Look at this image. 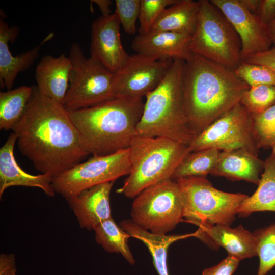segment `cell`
<instances>
[{
	"label": "cell",
	"instance_id": "cell-27",
	"mask_svg": "<svg viewBox=\"0 0 275 275\" xmlns=\"http://www.w3.org/2000/svg\"><path fill=\"white\" fill-rule=\"evenodd\" d=\"M221 151L212 148L190 152L175 171L172 179L188 177H206L210 174Z\"/></svg>",
	"mask_w": 275,
	"mask_h": 275
},
{
	"label": "cell",
	"instance_id": "cell-22",
	"mask_svg": "<svg viewBox=\"0 0 275 275\" xmlns=\"http://www.w3.org/2000/svg\"><path fill=\"white\" fill-rule=\"evenodd\" d=\"M119 225L130 237L140 240L146 246L152 256L154 266L158 275H169L167 255L170 246L178 240L196 236V232L176 235L154 234L137 225L132 219L122 220Z\"/></svg>",
	"mask_w": 275,
	"mask_h": 275
},
{
	"label": "cell",
	"instance_id": "cell-39",
	"mask_svg": "<svg viewBox=\"0 0 275 275\" xmlns=\"http://www.w3.org/2000/svg\"><path fill=\"white\" fill-rule=\"evenodd\" d=\"M96 4L101 13V15H108L111 14L110 6L112 4V1L110 0H94L92 1Z\"/></svg>",
	"mask_w": 275,
	"mask_h": 275
},
{
	"label": "cell",
	"instance_id": "cell-16",
	"mask_svg": "<svg viewBox=\"0 0 275 275\" xmlns=\"http://www.w3.org/2000/svg\"><path fill=\"white\" fill-rule=\"evenodd\" d=\"M114 181L97 185L65 198L80 227L93 230L111 216L110 193Z\"/></svg>",
	"mask_w": 275,
	"mask_h": 275
},
{
	"label": "cell",
	"instance_id": "cell-15",
	"mask_svg": "<svg viewBox=\"0 0 275 275\" xmlns=\"http://www.w3.org/2000/svg\"><path fill=\"white\" fill-rule=\"evenodd\" d=\"M193 35L168 31L151 32L137 35L131 47L136 53L158 59L188 61L192 56L190 45Z\"/></svg>",
	"mask_w": 275,
	"mask_h": 275
},
{
	"label": "cell",
	"instance_id": "cell-28",
	"mask_svg": "<svg viewBox=\"0 0 275 275\" xmlns=\"http://www.w3.org/2000/svg\"><path fill=\"white\" fill-rule=\"evenodd\" d=\"M257 238L259 264L256 275H267L275 266V223L254 232Z\"/></svg>",
	"mask_w": 275,
	"mask_h": 275
},
{
	"label": "cell",
	"instance_id": "cell-34",
	"mask_svg": "<svg viewBox=\"0 0 275 275\" xmlns=\"http://www.w3.org/2000/svg\"><path fill=\"white\" fill-rule=\"evenodd\" d=\"M240 261L228 255L217 264L205 269L202 275H232L237 269Z\"/></svg>",
	"mask_w": 275,
	"mask_h": 275
},
{
	"label": "cell",
	"instance_id": "cell-38",
	"mask_svg": "<svg viewBox=\"0 0 275 275\" xmlns=\"http://www.w3.org/2000/svg\"><path fill=\"white\" fill-rule=\"evenodd\" d=\"M241 4L250 13L257 15L260 0H239Z\"/></svg>",
	"mask_w": 275,
	"mask_h": 275
},
{
	"label": "cell",
	"instance_id": "cell-9",
	"mask_svg": "<svg viewBox=\"0 0 275 275\" xmlns=\"http://www.w3.org/2000/svg\"><path fill=\"white\" fill-rule=\"evenodd\" d=\"M134 199L132 221L152 233L166 235L183 218V196L176 180L170 179L148 187Z\"/></svg>",
	"mask_w": 275,
	"mask_h": 275
},
{
	"label": "cell",
	"instance_id": "cell-25",
	"mask_svg": "<svg viewBox=\"0 0 275 275\" xmlns=\"http://www.w3.org/2000/svg\"><path fill=\"white\" fill-rule=\"evenodd\" d=\"M93 230L96 242L105 251L120 254L131 265L135 264L128 245L130 236L112 217L98 224Z\"/></svg>",
	"mask_w": 275,
	"mask_h": 275
},
{
	"label": "cell",
	"instance_id": "cell-36",
	"mask_svg": "<svg viewBox=\"0 0 275 275\" xmlns=\"http://www.w3.org/2000/svg\"><path fill=\"white\" fill-rule=\"evenodd\" d=\"M244 62L261 65L267 67L275 72V48H270L267 51L251 56Z\"/></svg>",
	"mask_w": 275,
	"mask_h": 275
},
{
	"label": "cell",
	"instance_id": "cell-37",
	"mask_svg": "<svg viewBox=\"0 0 275 275\" xmlns=\"http://www.w3.org/2000/svg\"><path fill=\"white\" fill-rule=\"evenodd\" d=\"M0 275H17L15 256L14 254H1Z\"/></svg>",
	"mask_w": 275,
	"mask_h": 275
},
{
	"label": "cell",
	"instance_id": "cell-18",
	"mask_svg": "<svg viewBox=\"0 0 275 275\" xmlns=\"http://www.w3.org/2000/svg\"><path fill=\"white\" fill-rule=\"evenodd\" d=\"M196 237L212 248L222 246L228 255L240 261L257 256L258 241L254 233L239 225L231 228L228 225H215L202 230H197Z\"/></svg>",
	"mask_w": 275,
	"mask_h": 275
},
{
	"label": "cell",
	"instance_id": "cell-13",
	"mask_svg": "<svg viewBox=\"0 0 275 275\" xmlns=\"http://www.w3.org/2000/svg\"><path fill=\"white\" fill-rule=\"evenodd\" d=\"M210 1L223 12L238 34L241 43L242 61L271 48L272 42L267 28L239 0Z\"/></svg>",
	"mask_w": 275,
	"mask_h": 275
},
{
	"label": "cell",
	"instance_id": "cell-40",
	"mask_svg": "<svg viewBox=\"0 0 275 275\" xmlns=\"http://www.w3.org/2000/svg\"><path fill=\"white\" fill-rule=\"evenodd\" d=\"M269 35L275 48V20L267 27Z\"/></svg>",
	"mask_w": 275,
	"mask_h": 275
},
{
	"label": "cell",
	"instance_id": "cell-2",
	"mask_svg": "<svg viewBox=\"0 0 275 275\" xmlns=\"http://www.w3.org/2000/svg\"><path fill=\"white\" fill-rule=\"evenodd\" d=\"M250 88L234 70L193 53L185 63L183 95L196 135L241 102Z\"/></svg>",
	"mask_w": 275,
	"mask_h": 275
},
{
	"label": "cell",
	"instance_id": "cell-19",
	"mask_svg": "<svg viewBox=\"0 0 275 275\" xmlns=\"http://www.w3.org/2000/svg\"><path fill=\"white\" fill-rule=\"evenodd\" d=\"M17 26H10L3 17L0 19V85L2 88L10 89L17 74L26 70L38 57L42 45L51 39L49 34L36 47L18 56H14L9 50V43H13L19 34Z\"/></svg>",
	"mask_w": 275,
	"mask_h": 275
},
{
	"label": "cell",
	"instance_id": "cell-30",
	"mask_svg": "<svg viewBox=\"0 0 275 275\" xmlns=\"http://www.w3.org/2000/svg\"><path fill=\"white\" fill-rule=\"evenodd\" d=\"M241 102L252 115L260 114L275 104V86L264 85L250 87Z\"/></svg>",
	"mask_w": 275,
	"mask_h": 275
},
{
	"label": "cell",
	"instance_id": "cell-12",
	"mask_svg": "<svg viewBox=\"0 0 275 275\" xmlns=\"http://www.w3.org/2000/svg\"><path fill=\"white\" fill-rule=\"evenodd\" d=\"M174 60L135 53L115 74V96L143 99L164 78Z\"/></svg>",
	"mask_w": 275,
	"mask_h": 275
},
{
	"label": "cell",
	"instance_id": "cell-5",
	"mask_svg": "<svg viewBox=\"0 0 275 275\" xmlns=\"http://www.w3.org/2000/svg\"><path fill=\"white\" fill-rule=\"evenodd\" d=\"M130 172L117 192L134 199L152 185L172 179L190 153L183 143L162 138L136 135L130 147Z\"/></svg>",
	"mask_w": 275,
	"mask_h": 275
},
{
	"label": "cell",
	"instance_id": "cell-8",
	"mask_svg": "<svg viewBox=\"0 0 275 275\" xmlns=\"http://www.w3.org/2000/svg\"><path fill=\"white\" fill-rule=\"evenodd\" d=\"M72 69L63 106L68 111L89 107L115 97V74L92 57L86 58L77 43L69 56Z\"/></svg>",
	"mask_w": 275,
	"mask_h": 275
},
{
	"label": "cell",
	"instance_id": "cell-33",
	"mask_svg": "<svg viewBox=\"0 0 275 275\" xmlns=\"http://www.w3.org/2000/svg\"><path fill=\"white\" fill-rule=\"evenodd\" d=\"M115 11L124 31L129 35L136 32V22L139 19L141 0H116Z\"/></svg>",
	"mask_w": 275,
	"mask_h": 275
},
{
	"label": "cell",
	"instance_id": "cell-14",
	"mask_svg": "<svg viewBox=\"0 0 275 275\" xmlns=\"http://www.w3.org/2000/svg\"><path fill=\"white\" fill-rule=\"evenodd\" d=\"M120 26L115 13L101 15L91 26L90 57L113 73L123 66L129 56L123 46Z\"/></svg>",
	"mask_w": 275,
	"mask_h": 275
},
{
	"label": "cell",
	"instance_id": "cell-24",
	"mask_svg": "<svg viewBox=\"0 0 275 275\" xmlns=\"http://www.w3.org/2000/svg\"><path fill=\"white\" fill-rule=\"evenodd\" d=\"M198 12V1L178 0L163 11L151 32L168 31L193 35Z\"/></svg>",
	"mask_w": 275,
	"mask_h": 275
},
{
	"label": "cell",
	"instance_id": "cell-11",
	"mask_svg": "<svg viewBox=\"0 0 275 275\" xmlns=\"http://www.w3.org/2000/svg\"><path fill=\"white\" fill-rule=\"evenodd\" d=\"M188 146L190 152L209 148L244 149L258 155L252 114L240 102L196 135Z\"/></svg>",
	"mask_w": 275,
	"mask_h": 275
},
{
	"label": "cell",
	"instance_id": "cell-20",
	"mask_svg": "<svg viewBox=\"0 0 275 275\" xmlns=\"http://www.w3.org/2000/svg\"><path fill=\"white\" fill-rule=\"evenodd\" d=\"M71 69V60L65 54L57 57L44 56L35 70L38 91L44 96L63 105L69 86Z\"/></svg>",
	"mask_w": 275,
	"mask_h": 275
},
{
	"label": "cell",
	"instance_id": "cell-31",
	"mask_svg": "<svg viewBox=\"0 0 275 275\" xmlns=\"http://www.w3.org/2000/svg\"><path fill=\"white\" fill-rule=\"evenodd\" d=\"M178 0H141L138 33L145 35L151 32L163 11Z\"/></svg>",
	"mask_w": 275,
	"mask_h": 275
},
{
	"label": "cell",
	"instance_id": "cell-17",
	"mask_svg": "<svg viewBox=\"0 0 275 275\" xmlns=\"http://www.w3.org/2000/svg\"><path fill=\"white\" fill-rule=\"evenodd\" d=\"M17 135L12 132L0 149V198L5 190L13 186L38 187L49 197H54L55 191L52 182L53 177L48 174L32 175L24 171L17 164L14 149Z\"/></svg>",
	"mask_w": 275,
	"mask_h": 275
},
{
	"label": "cell",
	"instance_id": "cell-7",
	"mask_svg": "<svg viewBox=\"0 0 275 275\" xmlns=\"http://www.w3.org/2000/svg\"><path fill=\"white\" fill-rule=\"evenodd\" d=\"M198 2V19L190 51L235 71L242 62L241 43L238 34L210 1Z\"/></svg>",
	"mask_w": 275,
	"mask_h": 275
},
{
	"label": "cell",
	"instance_id": "cell-35",
	"mask_svg": "<svg viewBox=\"0 0 275 275\" xmlns=\"http://www.w3.org/2000/svg\"><path fill=\"white\" fill-rule=\"evenodd\" d=\"M256 15L267 28L275 20V0H260Z\"/></svg>",
	"mask_w": 275,
	"mask_h": 275
},
{
	"label": "cell",
	"instance_id": "cell-4",
	"mask_svg": "<svg viewBox=\"0 0 275 275\" xmlns=\"http://www.w3.org/2000/svg\"><path fill=\"white\" fill-rule=\"evenodd\" d=\"M186 61L174 60L159 85L146 97L137 135L170 139L188 145L196 134L185 110L183 79Z\"/></svg>",
	"mask_w": 275,
	"mask_h": 275
},
{
	"label": "cell",
	"instance_id": "cell-32",
	"mask_svg": "<svg viewBox=\"0 0 275 275\" xmlns=\"http://www.w3.org/2000/svg\"><path fill=\"white\" fill-rule=\"evenodd\" d=\"M235 72L250 87L264 85L275 86V72L264 66L242 61Z\"/></svg>",
	"mask_w": 275,
	"mask_h": 275
},
{
	"label": "cell",
	"instance_id": "cell-21",
	"mask_svg": "<svg viewBox=\"0 0 275 275\" xmlns=\"http://www.w3.org/2000/svg\"><path fill=\"white\" fill-rule=\"evenodd\" d=\"M264 163L258 155L244 149L221 151L210 174L258 184Z\"/></svg>",
	"mask_w": 275,
	"mask_h": 275
},
{
	"label": "cell",
	"instance_id": "cell-41",
	"mask_svg": "<svg viewBox=\"0 0 275 275\" xmlns=\"http://www.w3.org/2000/svg\"><path fill=\"white\" fill-rule=\"evenodd\" d=\"M272 148V153L275 156V144L273 145V146Z\"/></svg>",
	"mask_w": 275,
	"mask_h": 275
},
{
	"label": "cell",
	"instance_id": "cell-23",
	"mask_svg": "<svg viewBox=\"0 0 275 275\" xmlns=\"http://www.w3.org/2000/svg\"><path fill=\"white\" fill-rule=\"evenodd\" d=\"M263 170L257 189L241 204L239 216L260 211L275 212V156L272 153L264 161Z\"/></svg>",
	"mask_w": 275,
	"mask_h": 275
},
{
	"label": "cell",
	"instance_id": "cell-26",
	"mask_svg": "<svg viewBox=\"0 0 275 275\" xmlns=\"http://www.w3.org/2000/svg\"><path fill=\"white\" fill-rule=\"evenodd\" d=\"M33 87L22 86L0 93V129H12L20 120L27 108Z\"/></svg>",
	"mask_w": 275,
	"mask_h": 275
},
{
	"label": "cell",
	"instance_id": "cell-6",
	"mask_svg": "<svg viewBox=\"0 0 275 275\" xmlns=\"http://www.w3.org/2000/svg\"><path fill=\"white\" fill-rule=\"evenodd\" d=\"M183 196V218L202 230L215 225L231 226L242 202L249 196L215 188L206 177L176 180Z\"/></svg>",
	"mask_w": 275,
	"mask_h": 275
},
{
	"label": "cell",
	"instance_id": "cell-3",
	"mask_svg": "<svg viewBox=\"0 0 275 275\" xmlns=\"http://www.w3.org/2000/svg\"><path fill=\"white\" fill-rule=\"evenodd\" d=\"M144 104L142 99L115 97L68 113L82 148L89 154L102 156L129 148L138 135Z\"/></svg>",
	"mask_w": 275,
	"mask_h": 275
},
{
	"label": "cell",
	"instance_id": "cell-29",
	"mask_svg": "<svg viewBox=\"0 0 275 275\" xmlns=\"http://www.w3.org/2000/svg\"><path fill=\"white\" fill-rule=\"evenodd\" d=\"M252 116L253 132L258 148L272 147L275 144V104Z\"/></svg>",
	"mask_w": 275,
	"mask_h": 275
},
{
	"label": "cell",
	"instance_id": "cell-1",
	"mask_svg": "<svg viewBox=\"0 0 275 275\" xmlns=\"http://www.w3.org/2000/svg\"><path fill=\"white\" fill-rule=\"evenodd\" d=\"M12 130L21 153L42 174L54 177L89 155L80 144L68 111L36 86L24 115Z\"/></svg>",
	"mask_w": 275,
	"mask_h": 275
},
{
	"label": "cell",
	"instance_id": "cell-10",
	"mask_svg": "<svg viewBox=\"0 0 275 275\" xmlns=\"http://www.w3.org/2000/svg\"><path fill=\"white\" fill-rule=\"evenodd\" d=\"M130 170L128 148L109 155H92L53 177L52 185L56 193L66 198L94 186L115 181L128 175Z\"/></svg>",
	"mask_w": 275,
	"mask_h": 275
}]
</instances>
